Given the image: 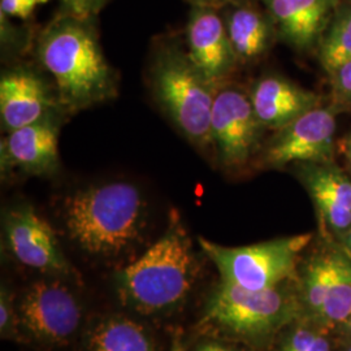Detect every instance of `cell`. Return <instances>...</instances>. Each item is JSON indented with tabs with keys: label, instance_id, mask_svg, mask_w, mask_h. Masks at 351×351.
Returning a JSON list of instances; mask_svg holds the SVG:
<instances>
[{
	"label": "cell",
	"instance_id": "27",
	"mask_svg": "<svg viewBox=\"0 0 351 351\" xmlns=\"http://www.w3.org/2000/svg\"><path fill=\"white\" fill-rule=\"evenodd\" d=\"M197 351H233L229 348H226L221 343H217V342H208V343H204L202 345L201 348Z\"/></svg>",
	"mask_w": 351,
	"mask_h": 351
},
{
	"label": "cell",
	"instance_id": "19",
	"mask_svg": "<svg viewBox=\"0 0 351 351\" xmlns=\"http://www.w3.org/2000/svg\"><path fill=\"white\" fill-rule=\"evenodd\" d=\"M320 62L329 75L351 62V4L337 10L320 43Z\"/></svg>",
	"mask_w": 351,
	"mask_h": 351
},
{
	"label": "cell",
	"instance_id": "12",
	"mask_svg": "<svg viewBox=\"0 0 351 351\" xmlns=\"http://www.w3.org/2000/svg\"><path fill=\"white\" fill-rule=\"evenodd\" d=\"M65 111L45 80L26 68H14L0 80V119L5 133Z\"/></svg>",
	"mask_w": 351,
	"mask_h": 351
},
{
	"label": "cell",
	"instance_id": "18",
	"mask_svg": "<svg viewBox=\"0 0 351 351\" xmlns=\"http://www.w3.org/2000/svg\"><path fill=\"white\" fill-rule=\"evenodd\" d=\"M84 351H156L150 332L123 315L103 319L88 332Z\"/></svg>",
	"mask_w": 351,
	"mask_h": 351
},
{
	"label": "cell",
	"instance_id": "10",
	"mask_svg": "<svg viewBox=\"0 0 351 351\" xmlns=\"http://www.w3.org/2000/svg\"><path fill=\"white\" fill-rule=\"evenodd\" d=\"M336 111L316 107L277 130L264 151L263 162L280 168L288 164L330 163L335 150Z\"/></svg>",
	"mask_w": 351,
	"mask_h": 351
},
{
	"label": "cell",
	"instance_id": "17",
	"mask_svg": "<svg viewBox=\"0 0 351 351\" xmlns=\"http://www.w3.org/2000/svg\"><path fill=\"white\" fill-rule=\"evenodd\" d=\"M226 24L237 60L252 62L268 50L275 25L269 14L241 4L229 13Z\"/></svg>",
	"mask_w": 351,
	"mask_h": 351
},
{
	"label": "cell",
	"instance_id": "4",
	"mask_svg": "<svg viewBox=\"0 0 351 351\" xmlns=\"http://www.w3.org/2000/svg\"><path fill=\"white\" fill-rule=\"evenodd\" d=\"M151 91L164 114L198 150L213 149L211 117L217 86L189 58L188 51L163 45L150 65Z\"/></svg>",
	"mask_w": 351,
	"mask_h": 351
},
{
	"label": "cell",
	"instance_id": "16",
	"mask_svg": "<svg viewBox=\"0 0 351 351\" xmlns=\"http://www.w3.org/2000/svg\"><path fill=\"white\" fill-rule=\"evenodd\" d=\"M313 201L326 224L342 232L351 228V180L332 163H314L302 169Z\"/></svg>",
	"mask_w": 351,
	"mask_h": 351
},
{
	"label": "cell",
	"instance_id": "15",
	"mask_svg": "<svg viewBox=\"0 0 351 351\" xmlns=\"http://www.w3.org/2000/svg\"><path fill=\"white\" fill-rule=\"evenodd\" d=\"M251 103L264 128L282 129L319 107L320 98L281 77H264L251 90Z\"/></svg>",
	"mask_w": 351,
	"mask_h": 351
},
{
	"label": "cell",
	"instance_id": "3",
	"mask_svg": "<svg viewBox=\"0 0 351 351\" xmlns=\"http://www.w3.org/2000/svg\"><path fill=\"white\" fill-rule=\"evenodd\" d=\"M197 268L191 239L173 211L163 234L117 272L116 290L121 302L138 314L169 313L186 300Z\"/></svg>",
	"mask_w": 351,
	"mask_h": 351
},
{
	"label": "cell",
	"instance_id": "7",
	"mask_svg": "<svg viewBox=\"0 0 351 351\" xmlns=\"http://www.w3.org/2000/svg\"><path fill=\"white\" fill-rule=\"evenodd\" d=\"M17 313L26 333L51 346L68 343L82 322L80 302L59 280H39L27 287Z\"/></svg>",
	"mask_w": 351,
	"mask_h": 351
},
{
	"label": "cell",
	"instance_id": "33",
	"mask_svg": "<svg viewBox=\"0 0 351 351\" xmlns=\"http://www.w3.org/2000/svg\"><path fill=\"white\" fill-rule=\"evenodd\" d=\"M349 1H350V4H351V0H349Z\"/></svg>",
	"mask_w": 351,
	"mask_h": 351
},
{
	"label": "cell",
	"instance_id": "14",
	"mask_svg": "<svg viewBox=\"0 0 351 351\" xmlns=\"http://www.w3.org/2000/svg\"><path fill=\"white\" fill-rule=\"evenodd\" d=\"M280 34L293 47L308 50L323 37L339 0H263Z\"/></svg>",
	"mask_w": 351,
	"mask_h": 351
},
{
	"label": "cell",
	"instance_id": "29",
	"mask_svg": "<svg viewBox=\"0 0 351 351\" xmlns=\"http://www.w3.org/2000/svg\"><path fill=\"white\" fill-rule=\"evenodd\" d=\"M346 243H348V246L351 249V228L350 230L348 232V234H346Z\"/></svg>",
	"mask_w": 351,
	"mask_h": 351
},
{
	"label": "cell",
	"instance_id": "32",
	"mask_svg": "<svg viewBox=\"0 0 351 351\" xmlns=\"http://www.w3.org/2000/svg\"><path fill=\"white\" fill-rule=\"evenodd\" d=\"M346 351H351V345H350V346H349V348H348V350H346Z\"/></svg>",
	"mask_w": 351,
	"mask_h": 351
},
{
	"label": "cell",
	"instance_id": "2",
	"mask_svg": "<svg viewBox=\"0 0 351 351\" xmlns=\"http://www.w3.org/2000/svg\"><path fill=\"white\" fill-rule=\"evenodd\" d=\"M38 58L65 111L86 110L117 94V77L90 20L69 13L55 19L39 36Z\"/></svg>",
	"mask_w": 351,
	"mask_h": 351
},
{
	"label": "cell",
	"instance_id": "21",
	"mask_svg": "<svg viewBox=\"0 0 351 351\" xmlns=\"http://www.w3.org/2000/svg\"><path fill=\"white\" fill-rule=\"evenodd\" d=\"M280 351H332L329 339L310 328H295L284 339Z\"/></svg>",
	"mask_w": 351,
	"mask_h": 351
},
{
	"label": "cell",
	"instance_id": "22",
	"mask_svg": "<svg viewBox=\"0 0 351 351\" xmlns=\"http://www.w3.org/2000/svg\"><path fill=\"white\" fill-rule=\"evenodd\" d=\"M20 326L19 313L13 304V298L8 288H1L0 294V333L3 339H12Z\"/></svg>",
	"mask_w": 351,
	"mask_h": 351
},
{
	"label": "cell",
	"instance_id": "11",
	"mask_svg": "<svg viewBox=\"0 0 351 351\" xmlns=\"http://www.w3.org/2000/svg\"><path fill=\"white\" fill-rule=\"evenodd\" d=\"M60 113L7 133L1 141L0 162L4 175L50 177L59 169Z\"/></svg>",
	"mask_w": 351,
	"mask_h": 351
},
{
	"label": "cell",
	"instance_id": "23",
	"mask_svg": "<svg viewBox=\"0 0 351 351\" xmlns=\"http://www.w3.org/2000/svg\"><path fill=\"white\" fill-rule=\"evenodd\" d=\"M51 0H0L1 16L14 19H27L38 5L50 3Z\"/></svg>",
	"mask_w": 351,
	"mask_h": 351
},
{
	"label": "cell",
	"instance_id": "28",
	"mask_svg": "<svg viewBox=\"0 0 351 351\" xmlns=\"http://www.w3.org/2000/svg\"><path fill=\"white\" fill-rule=\"evenodd\" d=\"M171 351H184V346H182L181 343L176 342L175 345H173V348L171 349Z\"/></svg>",
	"mask_w": 351,
	"mask_h": 351
},
{
	"label": "cell",
	"instance_id": "24",
	"mask_svg": "<svg viewBox=\"0 0 351 351\" xmlns=\"http://www.w3.org/2000/svg\"><path fill=\"white\" fill-rule=\"evenodd\" d=\"M108 0H64L65 13L78 19L90 20L101 11Z\"/></svg>",
	"mask_w": 351,
	"mask_h": 351
},
{
	"label": "cell",
	"instance_id": "31",
	"mask_svg": "<svg viewBox=\"0 0 351 351\" xmlns=\"http://www.w3.org/2000/svg\"><path fill=\"white\" fill-rule=\"evenodd\" d=\"M348 154H349V158H350L351 162V139L349 141V146H348Z\"/></svg>",
	"mask_w": 351,
	"mask_h": 351
},
{
	"label": "cell",
	"instance_id": "20",
	"mask_svg": "<svg viewBox=\"0 0 351 351\" xmlns=\"http://www.w3.org/2000/svg\"><path fill=\"white\" fill-rule=\"evenodd\" d=\"M351 316V261L339 252L333 278L317 320L326 326L346 324Z\"/></svg>",
	"mask_w": 351,
	"mask_h": 351
},
{
	"label": "cell",
	"instance_id": "26",
	"mask_svg": "<svg viewBox=\"0 0 351 351\" xmlns=\"http://www.w3.org/2000/svg\"><path fill=\"white\" fill-rule=\"evenodd\" d=\"M193 7H202V8H211V10H220L226 5H241L246 4L249 0H188Z\"/></svg>",
	"mask_w": 351,
	"mask_h": 351
},
{
	"label": "cell",
	"instance_id": "25",
	"mask_svg": "<svg viewBox=\"0 0 351 351\" xmlns=\"http://www.w3.org/2000/svg\"><path fill=\"white\" fill-rule=\"evenodd\" d=\"M335 88L345 98L351 99V62L343 64L339 69L332 73Z\"/></svg>",
	"mask_w": 351,
	"mask_h": 351
},
{
	"label": "cell",
	"instance_id": "6",
	"mask_svg": "<svg viewBox=\"0 0 351 351\" xmlns=\"http://www.w3.org/2000/svg\"><path fill=\"white\" fill-rule=\"evenodd\" d=\"M308 242L310 236L303 234L228 247L198 239L199 247L216 265L221 281L249 290L277 288L294 276L297 258Z\"/></svg>",
	"mask_w": 351,
	"mask_h": 351
},
{
	"label": "cell",
	"instance_id": "9",
	"mask_svg": "<svg viewBox=\"0 0 351 351\" xmlns=\"http://www.w3.org/2000/svg\"><path fill=\"white\" fill-rule=\"evenodd\" d=\"M4 237L13 258L32 269L55 276H71L53 228L27 203L10 207L3 217Z\"/></svg>",
	"mask_w": 351,
	"mask_h": 351
},
{
	"label": "cell",
	"instance_id": "13",
	"mask_svg": "<svg viewBox=\"0 0 351 351\" xmlns=\"http://www.w3.org/2000/svg\"><path fill=\"white\" fill-rule=\"evenodd\" d=\"M186 51L191 62L217 88L226 84L237 62L226 21L211 8H191L186 25Z\"/></svg>",
	"mask_w": 351,
	"mask_h": 351
},
{
	"label": "cell",
	"instance_id": "5",
	"mask_svg": "<svg viewBox=\"0 0 351 351\" xmlns=\"http://www.w3.org/2000/svg\"><path fill=\"white\" fill-rule=\"evenodd\" d=\"M295 310V302L278 287L249 290L221 281L201 323L243 339H265L290 322Z\"/></svg>",
	"mask_w": 351,
	"mask_h": 351
},
{
	"label": "cell",
	"instance_id": "30",
	"mask_svg": "<svg viewBox=\"0 0 351 351\" xmlns=\"http://www.w3.org/2000/svg\"><path fill=\"white\" fill-rule=\"evenodd\" d=\"M346 326H348V329H349V332L351 333V316L349 317V320L346 322Z\"/></svg>",
	"mask_w": 351,
	"mask_h": 351
},
{
	"label": "cell",
	"instance_id": "8",
	"mask_svg": "<svg viewBox=\"0 0 351 351\" xmlns=\"http://www.w3.org/2000/svg\"><path fill=\"white\" fill-rule=\"evenodd\" d=\"M262 128L250 95L239 88L220 85L213 101L211 134L217 159L226 168H239L256 150Z\"/></svg>",
	"mask_w": 351,
	"mask_h": 351
},
{
	"label": "cell",
	"instance_id": "1",
	"mask_svg": "<svg viewBox=\"0 0 351 351\" xmlns=\"http://www.w3.org/2000/svg\"><path fill=\"white\" fill-rule=\"evenodd\" d=\"M64 229L94 258L113 259L134 249L149 221V203L133 182L112 180L77 189L64 198Z\"/></svg>",
	"mask_w": 351,
	"mask_h": 351
}]
</instances>
